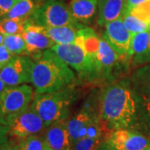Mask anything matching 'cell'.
I'll return each instance as SVG.
<instances>
[{
  "instance_id": "ac0fdd59",
  "label": "cell",
  "mask_w": 150,
  "mask_h": 150,
  "mask_svg": "<svg viewBox=\"0 0 150 150\" xmlns=\"http://www.w3.org/2000/svg\"><path fill=\"white\" fill-rule=\"evenodd\" d=\"M101 35H98L92 27L85 25L79 31L75 41L76 44L83 48L87 56L98 66V54Z\"/></svg>"
},
{
  "instance_id": "52a82bcc",
  "label": "cell",
  "mask_w": 150,
  "mask_h": 150,
  "mask_svg": "<svg viewBox=\"0 0 150 150\" xmlns=\"http://www.w3.org/2000/svg\"><path fill=\"white\" fill-rule=\"evenodd\" d=\"M28 20L43 27H62L78 23L72 16L69 6L63 0H47L37 6Z\"/></svg>"
},
{
  "instance_id": "d6a6232c",
  "label": "cell",
  "mask_w": 150,
  "mask_h": 150,
  "mask_svg": "<svg viewBox=\"0 0 150 150\" xmlns=\"http://www.w3.org/2000/svg\"><path fill=\"white\" fill-rule=\"evenodd\" d=\"M96 150H113V149H112V148L110 147V145L108 144L106 141H104L102 144L100 145V146H99Z\"/></svg>"
},
{
  "instance_id": "9a60e30c",
  "label": "cell",
  "mask_w": 150,
  "mask_h": 150,
  "mask_svg": "<svg viewBox=\"0 0 150 150\" xmlns=\"http://www.w3.org/2000/svg\"><path fill=\"white\" fill-rule=\"evenodd\" d=\"M150 64V31L134 34L132 42L131 69Z\"/></svg>"
},
{
  "instance_id": "4dcf8cb0",
  "label": "cell",
  "mask_w": 150,
  "mask_h": 150,
  "mask_svg": "<svg viewBox=\"0 0 150 150\" xmlns=\"http://www.w3.org/2000/svg\"><path fill=\"white\" fill-rule=\"evenodd\" d=\"M148 0H127V4H126V9H125V13H128L130 9H132L133 8L136 7V6L139 5L141 4L144 3ZM123 13V14H124Z\"/></svg>"
},
{
  "instance_id": "e0dca14e",
  "label": "cell",
  "mask_w": 150,
  "mask_h": 150,
  "mask_svg": "<svg viewBox=\"0 0 150 150\" xmlns=\"http://www.w3.org/2000/svg\"><path fill=\"white\" fill-rule=\"evenodd\" d=\"M129 78L140 102L150 101V64L133 69Z\"/></svg>"
},
{
  "instance_id": "ba28073f",
  "label": "cell",
  "mask_w": 150,
  "mask_h": 150,
  "mask_svg": "<svg viewBox=\"0 0 150 150\" xmlns=\"http://www.w3.org/2000/svg\"><path fill=\"white\" fill-rule=\"evenodd\" d=\"M33 59L28 55H16L0 69V79L7 86L32 83Z\"/></svg>"
},
{
  "instance_id": "e575fe53",
  "label": "cell",
  "mask_w": 150,
  "mask_h": 150,
  "mask_svg": "<svg viewBox=\"0 0 150 150\" xmlns=\"http://www.w3.org/2000/svg\"><path fill=\"white\" fill-rule=\"evenodd\" d=\"M4 38H5V36H4V34H2V33H0V45L4 44Z\"/></svg>"
},
{
  "instance_id": "7a4b0ae2",
  "label": "cell",
  "mask_w": 150,
  "mask_h": 150,
  "mask_svg": "<svg viewBox=\"0 0 150 150\" xmlns=\"http://www.w3.org/2000/svg\"><path fill=\"white\" fill-rule=\"evenodd\" d=\"M31 58L33 59L31 83L35 93H53L80 83L74 71L51 49Z\"/></svg>"
},
{
  "instance_id": "5bb4252c",
  "label": "cell",
  "mask_w": 150,
  "mask_h": 150,
  "mask_svg": "<svg viewBox=\"0 0 150 150\" xmlns=\"http://www.w3.org/2000/svg\"><path fill=\"white\" fill-rule=\"evenodd\" d=\"M127 0H98L96 23L104 28L108 23L121 18L126 9Z\"/></svg>"
},
{
  "instance_id": "7c38bea8",
  "label": "cell",
  "mask_w": 150,
  "mask_h": 150,
  "mask_svg": "<svg viewBox=\"0 0 150 150\" xmlns=\"http://www.w3.org/2000/svg\"><path fill=\"white\" fill-rule=\"evenodd\" d=\"M26 47L28 55L33 57L42 52L50 49L55 43L48 37L45 28L29 22L27 19L24 26V30L22 33Z\"/></svg>"
},
{
  "instance_id": "9c48e42d",
  "label": "cell",
  "mask_w": 150,
  "mask_h": 150,
  "mask_svg": "<svg viewBox=\"0 0 150 150\" xmlns=\"http://www.w3.org/2000/svg\"><path fill=\"white\" fill-rule=\"evenodd\" d=\"M101 37L118 55L131 59L134 34L125 28L121 18L108 23L104 27Z\"/></svg>"
},
{
  "instance_id": "4fadbf2b",
  "label": "cell",
  "mask_w": 150,
  "mask_h": 150,
  "mask_svg": "<svg viewBox=\"0 0 150 150\" xmlns=\"http://www.w3.org/2000/svg\"><path fill=\"white\" fill-rule=\"evenodd\" d=\"M44 146L49 150H74L67 121L48 126L43 134Z\"/></svg>"
},
{
  "instance_id": "8fae6325",
  "label": "cell",
  "mask_w": 150,
  "mask_h": 150,
  "mask_svg": "<svg viewBox=\"0 0 150 150\" xmlns=\"http://www.w3.org/2000/svg\"><path fill=\"white\" fill-rule=\"evenodd\" d=\"M8 129L9 136L21 139L41 134L47 127L41 118L29 108L14 118Z\"/></svg>"
},
{
  "instance_id": "74e56055",
  "label": "cell",
  "mask_w": 150,
  "mask_h": 150,
  "mask_svg": "<svg viewBox=\"0 0 150 150\" xmlns=\"http://www.w3.org/2000/svg\"><path fill=\"white\" fill-rule=\"evenodd\" d=\"M149 31H150V29H149Z\"/></svg>"
},
{
  "instance_id": "4316f807",
  "label": "cell",
  "mask_w": 150,
  "mask_h": 150,
  "mask_svg": "<svg viewBox=\"0 0 150 150\" xmlns=\"http://www.w3.org/2000/svg\"><path fill=\"white\" fill-rule=\"evenodd\" d=\"M13 57L14 55L9 52L4 44L0 45V69L8 64Z\"/></svg>"
},
{
  "instance_id": "8992f818",
  "label": "cell",
  "mask_w": 150,
  "mask_h": 150,
  "mask_svg": "<svg viewBox=\"0 0 150 150\" xmlns=\"http://www.w3.org/2000/svg\"><path fill=\"white\" fill-rule=\"evenodd\" d=\"M34 90L29 84L8 86L0 96V123L8 127L32 103Z\"/></svg>"
},
{
  "instance_id": "83f0119b",
  "label": "cell",
  "mask_w": 150,
  "mask_h": 150,
  "mask_svg": "<svg viewBox=\"0 0 150 150\" xmlns=\"http://www.w3.org/2000/svg\"><path fill=\"white\" fill-rule=\"evenodd\" d=\"M19 0H0V17L4 18Z\"/></svg>"
},
{
  "instance_id": "d6986e66",
  "label": "cell",
  "mask_w": 150,
  "mask_h": 150,
  "mask_svg": "<svg viewBox=\"0 0 150 150\" xmlns=\"http://www.w3.org/2000/svg\"><path fill=\"white\" fill-rule=\"evenodd\" d=\"M84 24L77 23L71 25L62 27H44L48 37L55 44H70L74 43L79 31L84 27Z\"/></svg>"
},
{
  "instance_id": "d4e9b609",
  "label": "cell",
  "mask_w": 150,
  "mask_h": 150,
  "mask_svg": "<svg viewBox=\"0 0 150 150\" xmlns=\"http://www.w3.org/2000/svg\"><path fill=\"white\" fill-rule=\"evenodd\" d=\"M106 141L105 137H83L73 144L74 150H96L103 143Z\"/></svg>"
},
{
  "instance_id": "2e32d148",
  "label": "cell",
  "mask_w": 150,
  "mask_h": 150,
  "mask_svg": "<svg viewBox=\"0 0 150 150\" xmlns=\"http://www.w3.org/2000/svg\"><path fill=\"white\" fill-rule=\"evenodd\" d=\"M69 9L78 23L91 25L98 16V0H70Z\"/></svg>"
},
{
  "instance_id": "f546056e",
  "label": "cell",
  "mask_w": 150,
  "mask_h": 150,
  "mask_svg": "<svg viewBox=\"0 0 150 150\" xmlns=\"http://www.w3.org/2000/svg\"><path fill=\"white\" fill-rule=\"evenodd\" d=\"M0 150H18L17 142L8 140L5 143L0 144Z\"/></svg>"
},
{
  "instance_id": "8d00e7d4",
  "label": "cell",
  "mask_w": 150,
  "mask_h": 150,
  "mask_svg": "<svg viewBox=\"0 0 150 150\" xmlns=\"http://www.w3.org/2000/svg\"><path fill=\"white\" fill-rule=\"evenodd\" d=\"M0 18H1V17H0Z\"/></svg>"
},
{
  "instance_id": "cb8c5ba5",
  "label": "cell",
  "mask_w": 150,
  "mask_h": 150,
  "mask_svg": "<svg viewBox=\"0 0 150 150\" xmlns=\"http://www.w3.org/2000/svg\"><path fill=\"white\" fill-rule=\"evenodd\" d=\"M18 150H44L43 135L38 134L18 140Z\"/></svg>"
},
{
  "instance_id": "484cf974",
  "label": "cell",
  "mask_w": 150,
  "mask_h": 150,
  "mask_svg": "<svg viewBox=\"0 0 150 150\" xmlns=\"http://www.w3.org/2000/svg\"><path fill=\"white\" fill-rule=\"evenodd\" d=\"M150 25V0L136 6L128 12Z\"/></svg>"
},
{
  "instance_id": "1f68e13d",
  "label": "cell",
  "mask_w": 150,
  "mask_h": 150,
  "mask_svg": "<svg viewBox=\"0 0 150 150\" xmlns=\"http://www.w3.org/2000/svg\"><path fill=\"white\" fill-rule=\"evenodd\" d=\"M140 103H141V104H142V106H143L145 117L148 119V122H149L150 128V101H145V102Z\"/></svg>"
},
{
  "instance_id": "6da1fadb",
  "label": "cell",
  "mask_w": 150,
  "mask_h": 150,
  "mask_svg": "<svg viewBox=\"0 0 150 150\" xmlns=\"http://www.w3.org/2000/svg\"><path fill=\"white\" fill-rule=\"evenodd\" d=\"M142 104L129 76L99 88V118L108 131L133 129L138 126Z\"/></svg>"
},
{
  "instance_id": "d590c367",
  "label": "cell",
  "mask_w": 150,
  "mask_h": 150,
  "mask_svg": "<svg viewBox=\"0 0 150 150\" xmlns=\"http://www.w3.org/2000/svg\"><path fill=\"white\" fill-rule=\"evenodd\" d=\"M44 150H49V149H48L47 148H45V149H44Z\"/></svg>"
},
{
  "instance_id": "277c9868",
  "label": "cell",
  "mask_w": 150,
  "mask_h": 150,
  "mask_svg": "<svg viewBox=\"0 0 150 150\" xmlns=\"http://www.w3.org/2000/svg\"><path fill=\"white\" fill-rule=\"evenodd\" d=\"M65 64L74 70L82 85L98 88V71L82 47L76 43L55 44L50 48Z\"/></svg>"
},
{
  "instance_id": "30bf717a",
  "label": "cell",
  "mask_w": 150,
  "mask_h": 150,
  "mask_svg": "<svg viewBox=\"0 0 150 150\" xmlns=\"http://www.w3.org/2000/svg\"><path fill=\"white\" fill-rule=\"evenodd\" d=\"M106 142L113 150H150L149 139L133 129L111 131Z\"/></svg>"
},
{
  "instance_id": "ffe728a7",
  "label": "cell",
  "mask_w": 150,
  "mask_h": 150,
  "mask_svg": "<svg viewBox=\"0 0 150 150\" xmlns=\"http://www.w3.org/2000/svg\"><path fill=\"white\" fill-rule=\"evenodd\" d=\"M36 8L37 6H35L32 0H19L13 6V8L4 18L10 19L27 20L32 15Z\"/></svg>"
},
{
  "instance_id": "7402d4cb",
  "label": "cell",
  "mask_w": 150,
  "mask_h": 150,
  "mask_svg": "<svg viewBox=\"0 0 150 150\" xmlns=\"http://www.w3.org/2000/svg\"><path fill=\"white\" fill-rule=\"evenodd\" d=\"M123 24L125 28L129 30L132 34H137L139 33L149 31L150 29V25L141 20L138 17L134 16L133 14L126 13L121 17Z\"/></svg>"
},
{
  "instance_id": "836d02e7",
  "label": "cell",
  "mask_w": 150,
  "mask_h": 150,
  "mask_svg": "<svg viewBox=\"0 0 150 150\" xmlns=\"http://www.w3.org/2000/svg\"><path fill=\"white\" fill-rule=\"evenodd\" d=\"M7 87H8V86L6 85L5 83L0 79V96H1V94L3 93V92L5 90V88Z\"/></svg>"
},
{
  "instance_id": "603a6c76",
  "label": "cell",
  "mask_w": 150,
  "mask_h": 150,
  "mask_svg": "<svg viewBox=\"0 0 150 150\" xmlns=\"http://www.w3.org/2000/svg\"><path fill=\"white\" fill-rule=\"evenodd\" d=\"M27 20L0 18V33L4 36L22 34L24 30L25 23Z\"/></svg>"
},
{
  "instance_id": "f1b7e54d",
  "label": "cell",
  "mask_w": 150,
  "mask_h": 150,
  "mask_svg": "<svg viewBox=\"0 0 150 150\" xmlns=\"http://www.w3.org/2000/svg\"><path fill=\"white\" fill-rule=\"evenodd\" d=\"M8 136H9L8 127L0 123V144L8 141Z\"/></svg>"
},
{
  "instance_id": "5b68a950",
  "label": "cell",
  "mask_w": 150,
  "mask_h": 150,
  "mask_svg": "<svg viewBox=\"0 0 150 150\" xmlns=\"http://www.w3.org/2000/svg\"><path fill=\"white\" fill-rule=\"evenodd\" d=\"M131 69V59L118 55L101 37L98 54V88L127 77Z\"/></svg>"
},
{
  "instance_id": "3957f363",
  "label": "cell",
  "mask_w": 150,
  "mask_h": 150,
  "mask_svg": "<svg viewBox=\"0 0 150 150\" xmlns=\"http://www.w3.org/2000/svg\"><path fill=\"white\" fill-rule=\"evenodd\" d=\"M83 89L84 86L78 83L59 91L35 93L30 108L41 118L47 128L54 123L68 121Z\"/></svg>"
},
{
  "instance_id": "44dd1931",
  "label": "cell",
  "mask_w": 150,
  "mask_h": 150,
  "mask_svg": "<svg viewBox=\"0 0 150 150\" xmlns=\"http://www.w3.org/2000/svg\"><path fill=\"white\" fill-rule=\"evenodd\" d=\"M4 44L14 56L28 55L26 43L22 34L8 35L4 38Z\"/></svg>"
}]
</instances>
